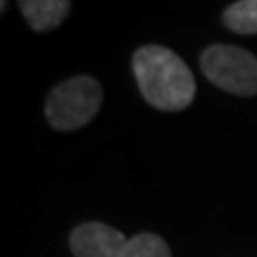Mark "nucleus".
Returning <instances> with one entry per match:
<instances>
[{
	"label": "nucleus",
	"instance_id": "1",
	"mask_svg": "<svg viewBox=\"0 0 257 257\" xmlns=\"http://www.w3.org/2000/svg\"><path fill=\"white\" fill-rule=\"evenodd\" d=\"M135 82L148 105L161 111L187 109L195 99V77L189 64L163 45H144L131 58Z\"/></svg>",
	"mask_w": 257,
	"mask_h": 257
},
{
	"label": "nucleus",
	"instance_id": "2",
	"mask_svg": "<svg viewBox=\"0 0 257 257\" xmlns=\"http://www.w3.org/2000/svg\"><path fill=\"white\" fill-rule=\"evenodd\" d=\"M103 88L90 75H75L54 86L45 99V118L56 131H75L99 114Z\"/></svg>",
	"mask_w": 257,
	"mask_h": 257
},
{
	"label": "nucleus",
	"instance_id": "3",
	"mask_svg": "<svg viewBox=\"0 0 257 257\" xmlns=\"http://www.w3.org/2000/svg\"><path fill=\"white\" fill-rule=\"evenodd\" d=\"M204 75L221 90L238 96L257 94V56L244 47L216 43L202 52Z\"/></svg>",
	"mask_w": 257,
	"mask_h": 257
},
{
	"label": "nucleus",
	"instance_id": "4",
	"mask_svg": "<svg viewBox=\"0 0 257 257\" xmlns=\"http://www.w3.org/2000/svg\"><path fill=\"white\" fill-rule=\"evenodd\" d=\"M69 244L75 257H124L128 240L111 225L88 221L71 231Z\"/></svg>",
	"mask_w": 257,
	"mask_h": 257
},
{
	"label": "nucleus",
	"instance_id": "5",
	"mask_svg": "<svg viewBox=\"0 0 257 257\" xmlns=\"http://www.w3.org/2000/svg\"><path fill=\"white\" fill-rule=\"evenodd\" d=\"M22 15L35 32H47L58 28L71 13L69 0H22Z\"/></svg>",
	"mask_w": 257,
	"mask_h": 257
},
{
	"label": "nucleus",
	"instance_id": "6",
	"mask_svg": "<svg viewBox=\"0 0 257 257\" xmlns=\"http://www.w3.org/2000/svg\"><path fill=\"white\" fill-rule=\"evenodd\" d=\"M223 24L236 35H257V0H240L223 11Z\"/></svg>",
	"mask_w": 257,
	"mask_h": 257
},
{
	"label": "nucleus",
	"instance_id": "7",
	"mask_svg": "<svg viewBox=\"0 0 257 257\" xmlns=\"http://www.w3.org/2000/svg\"><path fill=\"white\" fill-rule=\"evenodd\" d=\"M124 257H172V251L161 236L152 231H142V234L128 238Z\"/></svg>",
	"mask_w": 257,
	"mask_h": 257
}]
</instances>
